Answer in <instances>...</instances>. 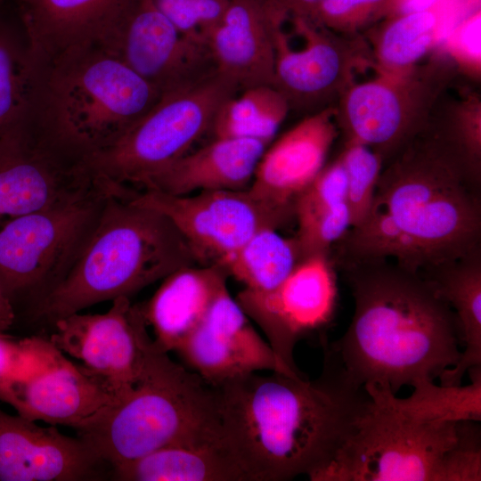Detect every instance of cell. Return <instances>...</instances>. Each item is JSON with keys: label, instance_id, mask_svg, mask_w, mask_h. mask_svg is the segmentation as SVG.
Returning <instances> with one entry per match:
<instances>
[{"label": "cell", "instance_id": "cell-14", "mask_svg": "<svg viewBox=\"0 0 481 481\" xmlns=\"http://www.w3.org/2000/svg\"><path fill=\"white\" fill-rule=\"evenodd\" d=\"M337 298L334 265L329 254H320L300 260L275 288H244L235 299L260 327L282 364L302 376L294 361L295 346L331 321Z\"/></svg>", "mask_w": 481, "mask_h": 481}, {"label": "cell", "instance_id": "cell-32", "mask_svg": "<svg viewBox=\"0 0 481 481\" xmlns=\"http://www.w3.org/2000/svg\"><path fill=\"white\" fill-rule=\"evenodd\" d=\"M458 96L446 104H442V100L434 115L477 183L481 171V98L470 90Z\"/></svg>", "mask_w": 481, "mask_h": 481}, {"label": "cell", "instance_id": "cell-9", "mask_svg": "<svg viewBox=\"0 0 481 481\" xmlns=\"http://www.w3.org/2000/svg\"><path fill=\"white\" fill-rule=\"evenodd\" d=\"M236 92L216 74L193 87L163 94L115 143L90 157L86 165L100 177L137 189L211 132L218 110Z\"/></svg>", "mask_w": 481, "mask_h": 481}, {"label": "cell", "instance_id": "cell-18", "mask_svg": "<svg viewBox=\"0 0 481 481\" xmlns=\"http://www.w3.org/2000/svg\"><path fill=\"white\" fill-rule=\"evenodd\" d=\"M29 61L65 52L100 48L113 53L121 26L135 0H12Z\"/></svg>", "mask_w": 481, "mask_h": 481}, {"label": "cell", "instance_id": "cell-31", "mask_svg": "<svg viewBox=\"0 0 481 481\" xmlns=\"http://www.w3.org/2000/svg\"><path fill=\"white\" fill-rule=\"evenodd\" d=\"M28 88L29 58L23 30L20 32L0 14V136L23 125Z\"/></svg>", "mask_w": 481, "mask_h": 481}, {"label": "cell", "instance_id": "cell-17", "mask_svg": "<svg viewBox=\"0 0 481 481\" xmlns=\"http://www.w3.org/2000/svg\"><path fill=\"white\" fill-rule=\"evenodd\" d=\"M174 352L182 364L213 387L262 371L299 376L282 364L228 288Z\"/></svg>", "mask_w": 481, "mask_h": 481}, {"label": "cell", "instance_id": "cell-19", "mask_svg": "<svg viewBox=\"0 0 481 481\" xmlns=\"http://www.w3.org/2000/svg\"><path fill=\"white\" fill-rule=\"evenodd\" d=\"M0 401L32 420L77 430L118 403L108 387L59 351L46 367L0 384Z\"/></svg>", "mask_w": 481, "mask_h": 481}, {"label": "cell", "instance_id": "cell-25", "mask_svg": "<svg viewBox=\"0 0 481 481\" xmlns=\"http://www.w3.org/2000/svg\"><path fill=\"white\" fill-rule=\"evenodd\" d=\"M473 12L462 0H437L424 10L383 19L363 35L374 70L402 71L419 64Z\"/></svg>", "mask_w": 481, "mask_h": 481}, {"label": "cell", "instance_id": "cell-33", "mask_svg": "<svg viewBox=\"0 0 481 481\" xmlns=\"http://www.w3.org/2000/svg\"><path fill=\"white\" fill-rule=\"evenodd\" d=\"M346 175V205L352 227L361 224L371 208L384 159L371 148L352 142H345L338 156Z\"/></svg>", "mask_w": 481, "mask_h": 481}, {"label": "cell", "instance_id": "cell-37", "mask_svg": "<svg viewBox=\"0 0 481 481\" xmlns=\"http://www.w3.org/2000/svg\"><path fill=\"white\" fill-rule=\"evenodd\" d=\"M481 8L460 21L436 49L453 63L459 74L479 81L481 77Z\"/></svg>", "mask_w": 481, "mask_h": 481}, {"label": "cell", "instance_id": "cell-1", "mask_svg": "<svg viewBox=\"0 0 481 481\" xmlns=\"http://www.w3.org/2000/svg\"><path fill=\"white\" fill-rule=\"evenodd\" d=\"M473 182L432 116L382 169L367 217L338 242L343 261L393 258L423 273L480 249L481 209Z\"/></svg>", "mask_w": 481, "mask_h": 481}, {"label": "cell", "instance_id": "cell-4", "mask_svg": "<svg viewBox=\"0 0 481 481\" xmlns=\"http://www.w3.org/2000/svg\"><path fill=\"white\" fill-rule=\"evenodd\" d=\"M160 96L116 55L100 48L70 50L29 61L24 125L62 156L86 163Z\"/></svg>", "mask_w": 481, "mask_h": 481}, {"label": "cell", "instance_id": "cell-21", "mask_svg": "<svg viewBox=\"0 0 481 481\" xmlns=\"http://www.w3.org/2000/svg\"><path fill=\"white\" fill-rule=\"evenodd\" d=\"M102 463L79 436L0 409V481L95 479Z\"/></svg>", "mask_w": 481, "mask_h": 481}, {"label": "cell", "instance_id": "cell-39", "mask_svg": "<svg viewBox=\"0 0 481 481\" xmlns=\"http://www.w3.org/2000/svg\"><path fill=\"white\" fill-rule=\"evenodd\" d=\"M273 3L288 16H306L317 5L325 0H273Z\"/></svg>", "mask_w": 481, "mask_h": 481}, {"label": "cell", "instance_id": "cell-2", "mask_svg": "<svg viewBox=\"0 0 481 481\" xmlns=\"http://www.w3.org/2000/svg\"><path fill=\"white\" fill-rule=\"evenodd\" d=\"M214 387L223 440L248 481L309 478L333 459L370 400L327 355L313 381L253 372Z\"/></svg>", "mask_w": 481, "mask_h": 481}, {"label": "cell", "instance_id": "cell-28", "mask_svg": "<svg viewBox=\"0 0 481 481\" xmlns=\"http://www.w3.org/2000/svg\"><path fill=\"white\" fill-rule=\"evenodd\" d=\"M301 260L294 238H286L278 230L259 231L217 265L254 290H268L278 286Z\"/></svg>", "mask_w": 481, "mask_h": 481}, {"label": "cell", "instance_id": "cell-24", "mask_svg": "<svg viewBox=\"0 0 481 481\" xmlns=\"http://www.w3.org/2000/svg\"><path fill=\"white\" fill-rule=\"evenodd\" d=\"M227 278L216 265L187 266L165 277L150 300L142 305L155 346L174 352L227 289Z\"/></svg>", "mask_w": 481, "mask_h": 481}, {"label": "cell", "instance_id": "cell-11", "mask_svg": "<svg viewBox=\"0 0 481 481\" xmlns=\"http://www.w3.org/2000/svg\"><path fill=\"white\" fill-rule=\"evenodd\" d=\"M274 5L273 87L286 98L289 110L311 114L335 106L356 75L374 69L370 46L362 34H338L305 17H289L294 32L303 40L300 48L292 47L283 29L288 16Z\"/></svg>", "mask_w": 481, "mask_h": 481}, {"label": "cell", "instance_id": "cell-6", "mask_svg": "<svg viewBox=\"0 0 481 481\" xmlns=\"http://www.w3.org/2000/svg\"><path fill=\"white\" fill-rule=\"evenodd\" d=\"M370 400L333 459L311 481H480L477 421L420 422L397 410L388 388L364 386Z\"/></svg>", "mask_w": 481, "mask_h": 481}, {"label": "cell", "instance_id": "cell-36", "mask_svg": "<svg viewBox=\"0 0 481 481\" xmlns=\"http://www.w3.org/2000/svg\"><path fill=\"white\" fill-rule=\"evenodd\" d=\"M151 1L180 32L205 43L207 35L221 20L230 2V0Z\"/></svg>", "mask_w": 481, "mask_h": 481}, {"label": "cell", "instance_id": "cell-7", "mask_svg": "<svg viewBox=\"0 0 481 481\" xmlns=\"http://www.w3.org/2000/svg\"><path fill=\"white\" fill-rule=\"evenodd\" d=\"M77 432L112 469L168 445L223 442L215 387L154 343L133 390Z\"/></svg>", "mask_w": 481, "mask_h": 481}, {"label": "cell", "instance_id": "cell-29", "mask_svg": "<svg viewBox=\"0 0 481 481\" xmlns=\"http://www.w3.org/2000/svg\"><path fill=\"white\" fill-rule=\"evenodd\" d=\"M468 372L470 383L467 386H438L434 380L420 379L408 397H396L388 390V398L403 414L420 422H477L481 420V366Z\"/></svg>", "mask_w": 481, "mask_h": 481}, {"label": "cell", "instance_id": "cell-16", "mask_svg": "<svg viewBox=\"0 0 481 481\" xmlns=\"http://www.w3.org/2000/svg\"><path fill=\"white\" fill-rule=\"evenodd\" d=\"M112 54L160 94L193 87L216 75L207 44L180 32L151 0L134 2Z\"/></svg>", "mask_w": 481, "mask_h": 481}, {"label": "cell", "instance_id": "cell-15", "mask_svg": "<svg viewBox=\"0 0 481 481\" xmlns=\"http://www.w3.org/2000/svg\"><path fill=\"white\" fill-rule=\"evenodd\" d=\"M86 164L63 157L24 125L0 136V225L106 190Z\"/></svg>", "mask_w": 481, "mask_h": 481}, {"label": "cell", "instance_id": "cell-40", "mask_svg": "<svg viewBox=\"0 0 481 481\" xmlns=\"http://www.w3.org/2000/svg\"><path fill=\"white\" fill-rule=\"evenodd\" d=\"M437 0H391L386 18L421 11Z\"/></svg>", "mask_w": 481, "mask_h": 481}, {"label": "cell", "instance_id": "cell-10", "mask_svg": "<svg viewBox=\"0 0 481 481\" xmlns=\"http://www.w3.org/2000/svg\"><path fill=\"white\" fill-rule=\"evenodd\" d=\"M114 186L79 200L15 217L0 229V285L28 311L67 275ZM15 313V312H14Z\"/></svg>", "mask_w": 481, "mask_h": 481}, {"label": "cell", "instance_id": "cell-26", "mask_svg": "<svg viewBox=\"0 0 481 481\" xmlns=\"http://www.w3.org/2000/svg\"><path fill=\"white\" fill-rule=\"evenodd\" d=\"M421 274L453 310L464 350L458 363L440 376L442 385H460L472 367L481 366L480 249Z\"/></svg>", "mask_w": 481, "mask_h": 481}, {"label": "cell", "instance_id": "cell-42", "mask_svg": "<svg viewBox=\"0 0 481 481\" xmlns=\"http://www.w3.org/2000/svg\"><path fill=\"white\" fill-rule=\"evenodd\" d=\"M4 0H0V4L3 3Z\"/></svg>", "mask_w": 481, "mask_h": 481}, {"label": "cell", "instance_id": "cell-38", "mask_svg": "<svg viewBox=\"0 0 481 481\" xmlns=\"http://www.w3.org/2000/svg\"><path fill=\"white\" fill-rule=\"evenodd\" d=\"M347 181L338 158L325 165L312 183L297 199L296 217L322 213L346 204Z\"/></svg>", "mask_w": 481, "mask_h": 481}, {"label": "cell", "instance_id": "cell-5", "mask_svg": "<svg viewBox=\"0 0 481 481\" xmlns=\"http://www.w3.org/2000/svg\"><path fill=\"white\" fill-rule=\"evenodd\" d=\"M129 191L115 183L71 269L29 311L35 319L53 322L102 301L129 298L175 271L200 265L170 219L133 201Z\"/></svg>", "mask_w": 481, "mask_h": 481}, {"label": "cell", "instance_id": "cell-22", "mask_svg": "<svg viewBox=\"0 0 481 481\" xmlns=\"http://www.w3.org/2000/svg\"><path fill=\"white\" fill-rule=\"evenodd\" d=\"M273 0H230L206 43L216 74L236 89L274 84Z\"/></svg>", "mask_w": 481, "mask_h": 481}, {"label": "cell", "instance_id": "cell-20", "mask_svg": "<svg viewBox=\"0 0 481 481\" xmlns=\"http://www.w3.org/2000/svg\"><path fill=\"white\" fill-rule=\"evenodd\" d=\"M338 134L335 106L308 114L268 145L248 188L294 219L297 199L324 167Z\"/></svg>", "mask_w": 481, "mask_h": 481}, {"label": "cell", "instance_id": "cell-13", "mask_svg": "<svg viewBox=\"0 0 481 481\" xmlns=\"http://www.w3.org/2000/svg\"><path fill=\"white\" fill-rule=\"evenodd\" d=\"M53 323L49 342L55 349L81 361L118 402L133 390L153 346L142 305L118 297L104 314L78 312Z\"/></svg>", "mask_w": 481, "mask_h": 481}, {"label": "cell", "instance_id": "cell-35", "mask_svg": "<svg viewBox=\"0 0 481 481\" xmlns=\"http://www.w3.org/2000/svg\"><path fill=\"white\" fill-rule=\"evenodd\" d=\"M57 352L39 338L19 339L0 331V384L46 367Z\"/></svg>", "mask_w": 481, "mask_h": 481}, {"label": "cell", "instance_id": "cell-30", "mask_svg": "<svg viewBox=\"0 0 481 481\" xmlns=\"http://www.w3.org/2000/svg\"><path fill=\"white\" fill-rule=\"evenodd\" d=\"M289 110L286 98L275 87H250L222 105L211 132L214 138L256 139L270 144Z\"/></svg>", "mask_w": 481, "mask_h": 481}, {"label": "cell", "instance_id": "cell-34", "mask_svg": "<svg viewBox=\"0 0 481 481\" xmlns=\"http://www.w3.org/2000/svg\"><path fill=\"white\" fill-rule=\"evenodd\" d=\"M391 0H325L305 18L345 36L361 35L387 17Z\"/></svg>", "mask_w": 481, "mask_h": 481}, {"label": "cell", "instance_id": "cell-3", "mask_svg": "<svg viewBox=\"0 0 481 481\" xmlns=\"http://www.w3.org/2000/svg\"><path fill=\"white\" fill-rule=\"evenodd\" d=\"M355 303L344 335L324 353L358 387L394 395L420 379L434 380L461 355L456 315L420 273L386 259L343 261Z\"/></svg>", "mask_w": 481, "mask_h": 481}, {"label": "cell", "instance_id": "cell-23", "mask_svg": "<svg viewBox=\"0 0 481 481\" xmlns=\"http://www.w3.org/2000/svg\"><path fill=\"white\" fill-rule=\"evenodd\" d=\"M268 145L256 139L214 138L147 179L137 190L188 195L246 189Z\"/></svg>", "mask_w": 481, "mask_h": 481}, {"label": "cell", "instance_id": "cell-41", "mask_svg": "<svg viewBox=\"0 0 481 481\" xmlns=\"http://www.w3.org/2000/svg\"><path fill=\"white\" fill-rule=\"evenodd\" d=\"M15 322L14 309L0 285V331L11 329Z\"/></svg>", "mask_w": 481, "mask_h": 481}, {"label": "cell", "instance_id": "cell-27", "mask_svg": "<svg viewBox=\"0 0 481 481\" xmlns=\"http://www.w3.org/2000/svg\"><path fill=\"white\" fill-rule=\"evenodd\" d=\"M112 472L122 481H248L224 441L168 445Z\"/></svg>", "mask_w": 481, "mask_h": 481}, {"label": "cell", "instance_id": "cell-12", "mask_svg": "<svg viewBox=\"0 0 481 481\" xmlns=\"http://www.w3.org/2000/svg\"><path fill=\"white\" fill-rule=\"evenodd\" d=\"M129 197L169 218L201 265H219L259 231L278 230L293 219L249 188L188 195L132 188Z\"/></svg>", "mask_w": 481, "mask_h": 481}, {"label": "cell", "instance_id": "cell-8", "mask_svg": "<svg viewBox=\"0 0 481 481\" xmlns=\"http://www.w3.org/2000/svg\"><path fill=\"white\" fill-rule=\"evenodd\" d=\"M458 74L438 50L406 70H375L338 99V130L345 142L365 145L384 160L392 158L428 126Z\"/></svg>", "mask_w": 481, "mask_h": 481}]
</instances>
